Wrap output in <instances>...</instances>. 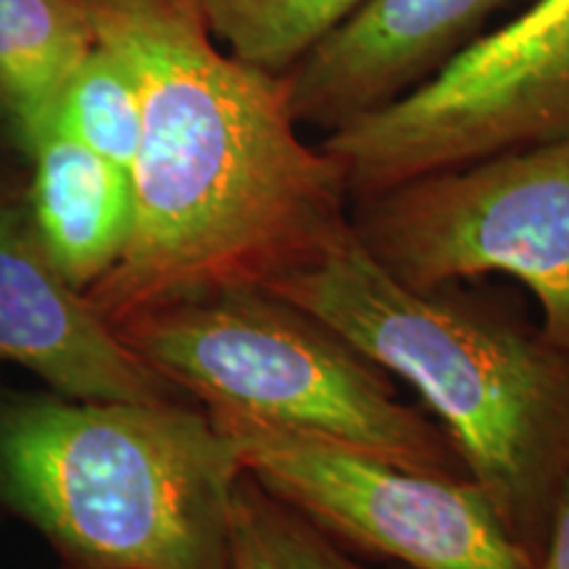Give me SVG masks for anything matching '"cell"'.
Returning a JSON list of instances; mask_svg holds the SVG:
<instances>
[{
  "instance_id": "obj_1",
  "label": "cell",
  "mask_w": 569,
  "mask_h": 569,
  "mask_svg": "<svg viewBox=\"0 0 569 569\" xmlns=\"http://www.w3.org/2000/svg\"><path fill=\"white\" fill-rule=\"evenodd\" d=\"M84 3L142 101L130 240L82 293L106 322L267 290L353 232L343 169L301 140L288 84L222 51L196 0Z\"/></svg>"
},
{
  "instance_id": "obj_2",
  "label": "cell",
  "mask_w": 569,
  "mask_h": 569,
  "mask_svg": "<svg viewBox=\"0 0 569 569\" xmlns=\"http://www.w3.org/2000/svg\"><path fill=\"white\" fill-rule=\"evenodd\" d=\"M267 290L415 388L467 478L538 561L569 475V348L457 284H403L353 232Z\"/></svg>"
},
{
  "instance_id": "obj_3",
  "label": "cell",
  "mask_w": 569,
  "mask_h": 569,
  "mask_svg": "<svg viewBox=\"0 0 569 569\" xmlns=\"http://www.w3.org/2000/svg\"><path fill=\"white\" fill-rule=\"evenodd\" d=\"M246 469L180 401H21L0 415V486L61 569H227Z\"/></svg>"
},
{
  "instance_id": "obj_4",
  "label": "cell",
  "mask_w": 569,
  "mask_h": 569,
  "mask_svg": "<svg viewBox=\"0 0 569 569\" xmlns=\"http://www.w3.org/2000/svg\"><path fill=\"white\" fill-rule=\"evenodd\" d=\"M113 330L206 409H230L467 478L446 432L398 398L386 369L272 290L234 288L159 306Z\"/></svg>"
},
{
  "instance_id": "obj_5",
  "label": "cell",
  "mask_w": 569,
  "mask_h": 569,
  "mask_svg": "<svg viewBox=\"0 0 569 569\" xmlns=\"http://www.w3.org/2000/svg\"><path fill=\"white\" fill-rule=\"evenodd\" d=\"M353 234L396 280L430 290L507 274L569 348V134L359 198Z\"/></svg>"
},
{
  "instance_id": "obj_6",
  "label": "cell",
  "mask_w": 569,
  "mask_h": 569,
  "mask_svg": "<svg viewBox=\"0 0 569 569\" xmlns=\"http://www.w3.org/2000/svg\"><path fill=\"white\" fill-rule=\"evenodd\" d=\"M569 134V0H536L380 109L327 132L353 201Z\"/></svg>"
},
{
  "instance_id": "obj_7",
  "label": "cell",
  "mask_w": 569,
  "mask_h": 569,
  "mask_svg": "<svg viewBox=\"0 0 569 569\" xmlns=\"http://www.w3.org/2000/svg\"><path fill=\"white\" fill-rule=\"evenodd\" d=\"M206 415L261 488L340 546L407 569H536L469 478L230 409Z\"/></svg>"
},
{
  "instance_id": "obj_8",
  "label": "cell",
  "mask_w": 569,
  "mask_h": 569,
  "mask_svg": "<svg viewBox=\"0 0 569 569\" xmlns=\"http://www.w3.org/2000/svg\"><path fill=\"white\" fill-rule=\"evenodd\" d=\"M0 361L30 369L77 401H177L42 251L30 213L0 203Z\"/></svg>"
},
{
  "instance_id": "obj_9",
  "label": "cell",
  "mask_w": 569,
  "mask_h": 569,
  "mask_svg": "<svg viewBox=\"0 0 569 569\" xmlns=\"http://www.w3.org/2000/svg\"><path fill=\"white\" fill-rule=\"evenodd\" d=\"M503 0H367L288 74L298 124L336 130L417 88Z\"/></svg>"
},
{
  "instance_id": "obj_10",
  "label": "cell",
  "mask_w": 569,
  "mask_h": 569,
  "mask_svg": "<svg viewBox=\"0 0 569 569\" xmlns=\"http://www.w3.org/2000/svg\"><path fill=\"white\" fill-rule=\"evenodd\" d=\"M30 222L71 288L96 284L122 259L134 219L132 174L48 124L32 146Z\"/></svg>"
},
{
  "instance_id": "obj_11",
  "label": "cell",
  "mask_w": 569,
  "mask_h": 569,
  "mask_svg": "<svg viewBox=\"0 0 569 569\" xmlns=\"http://www.w3.org/2000/svg\"><path fill=\"white\" fill-rule=\"evenodd\" d=\"M84 0H0V111L21 146L51 124L71 74L96 48Z\"/></svg>"
},
{
  "instance_id": "obj_12",
  "label": "cell",
  "mask_w": 569,
  "mask_h": 569,
  "mask_svg": "<svg viewBox=\"0 0 569 569\" xmlns=\"http://www.w3.org/2000/svg\"><path fill=\"white\" fill-rule=\"evenodd\" d=\"M367 0H196L213 38L234 59L288 74Z\"/></svg>"
},
{
  "instance_id": "obj_13",
  "label": "cell",
  "mask_w": 569,
  "mask_h": 569,
  "mask_svg": "<svg viewBox=\"0 0 569 569\" xmlns=\"http://www.w3.org/2000/svg\"><path fill=\"white\" fill-rule=\"evenodd\" d=\"M51 122L92 153L132 172L142 138V101L122 56L98 40L63 88Z\"/></svg>"
},
{
  "instance_id": "obj_14",
  "label": "cell",
  "mask_w": 569,
  "mask_h": 569,
  "mask_svg": "<svg viewBox=\"0 0 569 569\" xmlns=\"http://www.w3.org/2000/svg\"><path fill=\"white\" fill-rule=\"evenodd\" d=\"M227 569H365L303 515L243 472L232 496Z\"/></svg>"
},
{
  "instance_id": "obj_15",
  "label": "cell",
  "mask_w": 569,
  "mask_h": 569,
  "mask_svg": "<svg viewBox=\"0 0 569 569\" xmlns=\"http://www.w3.org/2000/svg\"><path fill=\"white\" fill-rule=\"evenodd\" d=\"M536 569H569V475L561 482L557 503H553L549 536H546Z\"/></svg>"
},
{
  "instance_id": "obj_16",
  "label": "cell",
  "mask_w": 569,
  "mask_h": 569,
  "mask_svg": "<svg viewBox=\"0 0 569 569\" xmlns=\"http://www.w3.org/2000/svg\"><path fill=\"white\" fill-rule=\"evenodd\" d=\"M390 569H407V567H396V565H393V567H390Z\"/></svg>"
}]
</instances>
